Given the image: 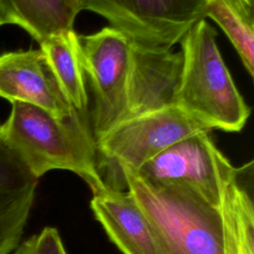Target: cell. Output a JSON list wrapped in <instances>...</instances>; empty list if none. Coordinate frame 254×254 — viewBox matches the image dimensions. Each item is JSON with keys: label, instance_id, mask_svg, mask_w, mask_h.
Returning <instances> with one entry per match:
<instances>
[{"label": "cell", "instance_id": "cell-7", "mask_svg": "<svg viewBox=\"0 0 254 254\" xmlns=\"http://www.w3.org/2000/svg\"><path fill=\"white\" fill-rule=\"evenodd\" d=\"M77 9L102 16L131 41L167 49L205 18V0H77Z\"/></svg>", "mask_w": 254, "mask_h": 254}, {"label": "cell", "instance_id": "cell-2", "mask_svg": "<svg viewBox=\"0 0 254 254\" xmlns=\"http://www.w3.org/2000/svg\"><path fill=\"white\" fill-rule=\"evenodd\" d=\"M120 185L148 218L163 254H226L220 207L193 189L149 183L130 172L121 173Z\"/></svg>", "mask_w": 254, "mask_h": 254}, {"label": "cell", "instance_id": "cell-4", "mask_svg": "<svg viewBox=\"0 0 254 254\" xmlns=\"http://www.w3.org/2000/svg\"><path fill=\"white\" fill-rule=\"evenodd\" d=\"M211 131L176 105L125 119L95 141L97 169L106 185L122 190V172H136L172 144Z\"/></svg>", "mask_w": 254, "mask_h": 254}, {"label": "cell", "instance_id": "cell-11", "mask_svg": "<svg viewBox=\"0 0 254 254\" xmlns=\"http://www.w3.org/2000/svg\"><path fill=\"white\" fill-rule=\"evenodd\" d=\"M38 181L20 158L0 141V254H11L20 245Z\"/></svg>", "mask_w": 254, "mask_h": 254}, {"label": "cell", "instance_id": "cell-3", "mask_svg": "<svg viewBox=\"0 0 254 254\" xmlns=\"http://www.w3.org/2000/svg\"><path fill=\"white\" fill-rule=\"evenodd\" d=\"M216 31L196 22L181 40L183 69L176 106L210 130L239 132L250 109L216 44Z\"/></svg>", "mask_w": 254, "mask_h": 254}, {"label": "cell", "instance_id": "cell-8", "mask_svg": "<svg viewBox=\"0 0 254 254\" xmlns=\"http://www.w3.org/2000/svg\"><path fill=\"white\" fill-rule=\"evenodd\" d=\"M182 52L130 40L126 119L176 105Z\"/></svg>", "mask_w": 254, "mask_h": 254}, {"label": "cell", "instance_id": "cell-14", "mask_svg": "<svg viewBox=\"0 0 254 254\" xmlns=\"http://www.w3.org/2000/svg\"><path fill=\"white\" fill-rule=\"evenodd\" d=\"M40 49L64 96L74 109L86 111L88 98L77 34L73 29L57 33L41 43Z\"/></svg>", "mask_w": 254, "mask_h": 254}, {"label": "cell", "instance_id": "cell-16", "mask_svg": "<svg viewBox=\"0 0 254 254\" xmlns=\"http://www.w3.org/2000/svg\"><path fill=\"white\" fill-rule=\"evenodd\" d=\"M35 254H66L62 238L55 227L47 226L36 234Z\"/></svg>", "mask_w": 254, "mask_h": 254}, {"label": "cell", "instance_id": "cell-21", "mask_svg": "<svg viewBox=\"0 0 254 254\" xmlns=\"http://www.w3.org/2000/svg\"><path fill=\"white\" fill-rule=\"evenodd\" d=\"M0 124H1V122H0Z\"/></svg>", "mask_w": 254, "mask_h": 254}, {"label": "cell", "instance_id": "cell-5", "mask_svg": "<svg viewBox=\"0 0 254 254\" xmlns=\"http://www.w3.org/2000/svg\"><path fill=\"white\" fill-rule=\"evenodd\" d=\"M77 40L94 98L91 129L96 141L126 119L130 40L111 26L77 35Z\"/></svg>", "mask_w": 254, "mask_h": 254}, {"label": "cell", "instance_id": "cell-20", "mask_svg": "<svg viewBox=\"0 0 254 254\" xmlns=\"http://www.w3.org/2000/svg\"><path fill=\"white\" fill-rule=\"evenodd\" d=\"M247 1H248V2H250V3H254V2H253V0H247Z\"/></svg>", "mask_w": 254, "mask_h": 254}, {"label": "cell", "instance_id": "cell-12", "mask_svg": "<svg viewBox=\"0 0 254 254\" xmlns=\"http://www.w3.org/2000/svg\"><path fill=\"white\" fill-rule=\"evenodd\" d=\"M253 161L237 168L225 190L220 210L224 224L226 254H254Z\"/></svg>", "mask_w": 254, "mask_h": 254}, {"label": "cell", "instance_id": "cell-10", "mask_svg": "<svg viewBox=\"0 0 254 254\" xmlns=\"http://www.w3.org/2000/svg\"><path fill=\"white\" fill-rule=\"evenodd\" d=\"M90 208L123 254H163L148 218L128 190L107 187L92 193Z\"/></svg>", "mask_w": 254, "mask_h": 254}, {"label": "cell", "instance_id": "cell-19", "mask_svg": "<svg viewBox=\"0 0 254 254\" xmlns=\"http://www.w3.org/2000/svg\"><path fill=\"white\" fill-rule=\"evenodd\" d=\"M70 1L72 2V4H73V6L75 7V9H77V0H70ZM76 11L78 12V9H77ZM78 13H79V12H78Z\"/></svg>", "mask_w": 254, "mask_h": 254}, {"label": "cell", "instance_id": "cell-6", "mask_svg": "<svg viewBox=\"0 0 254 254\" xmlns=\"http://www.w3.org/2000/svg\"><path fill=\"white\" fill-rule=\"evenodd\" d=\"M236 172L237 168L216 147L210 131H204L172 144L133 174L149 183L190 187L220 207Z\"/></svg>", "mask_w": 254, "mask_h": 254}, {"label": "cell", "instance_id": "cell-1", "mask_svg": "<svg viewBox=\"0 0 254 254\" xmlns=\"http://www.w3.org/2000/svg\"><path fill=\"white\" fill-rule=\"evenodd\" d=\"M0 141L37 179L53 170H64L80 177L92 193L107 188L97 169L86 111L76 110L59 119L39 106L12 101L7 120L0 124Z\"/></svg>", "mask_w": 254, "mask_h": 254}, {"label": "cell", "instance_id": "cell-17", "mask_svg": "<svg viewBox=\"0 0 254 254\" xmlns=\"http://www.w3.org/2000/svg\"><path fill=\"white\" fill-rule=\"evenodd\" d=\"M35 243L36 235H33L27 240L21 242L11 254H35Z\"/></svg>", "mask_w": 254, "mask_h": 254}, {"label": "cell", "instance_id": "cell-9", "mask_svg": "<svg viewBox=\"0 0 254 254\" xmlns=\"http://www.w3.org/2000/svg\"><path fill=\"white\" fill-rule=\"evenodd\" d=\"M0 97L39 106L59 119L76 111L63 93L41 49L0 55Z\"/></svg>", "mask_w": 254, "mask_h": 254}, {"label": "cell", "instance_id": "cell-13", "mask_svg": "<svg viewBox=\"0 0 254 254\" xmlns=\"http://www.w3.org/2000/svg\"><path fill=\"white\" fill-rule=\"evenodd\" d=\"M7 24L24 29L39 44L70 30L78 14L70 0H0Z\"/></svg>", "mask_w": 254, "mask_h": 254}, {"label": "cell", "instance_id": "cell-18", "mask_svg": "<svg viewBox=\"0 0 254 254\" xmlns=\"http://www.w3.org/2000/svg\"><path fill=\"white\" fill-rule=\"evenodd\" d=\"M4 24H7V22H6V18H5L4 12H3L2 7H1V4H0V26H2V25H4Z\"/></svg>", "mask_w": 254, "mask_h": 254}, {"label": "cell", "instance_id": "cell-15", "mask_svg": "<svg viewBox=\"0 0 254 254\" xmlns=\"http://www.w3.org/2000/svg\"><path fill=\"white\" fill-rule=\"evenodd\" d=\"M204 16L224 32L250 76L254 75V3L246 0H205Z\"/></svg>", "mask_w": 254, "mask_h": 254}]
</instances>
